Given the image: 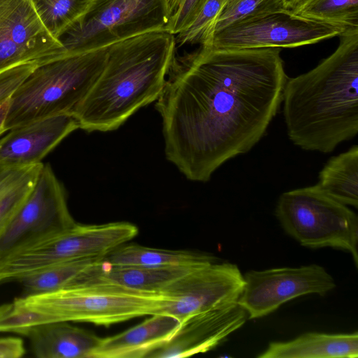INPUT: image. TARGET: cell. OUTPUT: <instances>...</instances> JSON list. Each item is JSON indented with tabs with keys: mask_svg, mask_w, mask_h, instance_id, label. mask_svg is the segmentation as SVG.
<instances>
[{
	"mask_svg": "<svg viewBox=\"0 0 358 358\" xmlns=\"http://www.w3.org/2000/svg\"><path fill=\"white\" fill-rule=\"evenodd\" d=\"M287 78L279 48L201 45L175 55L155 104L166 159L187 179L208 182L264 136Z\"/></svg>",
	"mask_w": 358,
	"mask_h": 358,
	"instance_id": "6da1fadb",
	"label": "cell"
},
{
	"mask_svg": "<svg viewBox=\"0 0 358 358\" xmlns=\"http://www.w3.org/2000/svg\"><path fill=\"white\" fill-rule=\"evenodd\" d=\"M338 36L330 56L285 85L287 133L306 150L329 153L358 134V28Z\"/></svg>",
	"mask_w": 358,
	"mask_h": 358,
	"instance_id": "7a4b0ae2",
	"label": "cell"
},
{
	"mask_svg": "<svg viewBox=\"0 0 358 358\" xmlns=\"http://www.w3.org/2000/svg\"><path fill=\"white\" fill-rule=\"evenodd\" d=\"M175 35L159 30L108 47L105 66L73 115L79 129L110 131L160 96L176 55Z\"/></svg>",
	"mask_w": 358,
	"mask_h": 358,
	"instance_id": "3957f363",
	"label": "cell"
},
{
	"mask_svg": "<svg viewBox=\"0 0 358 358\" xmlns=\"http://www.w3.org/2000/svg\"><path fill=\"white\" fill-rule=\"evenodd\" d=\"M167 297L103 282L23 294L0 305V333L24 335L34 327L79 322L110 326L160 313Z\"/></svg>",
	"mask_w": 358,
	"mask_h": 358,
	"instance_id": "277c9868",
	"label": "cell"
},
{
	"mask_svg": "<svg viewBox=\"0 0 358 358\" xmlns=\"http://www.w3.org/2000/svg\"><path fill=\"white\" fill-rule=\"evenodd\" d=\"M108 47L37 66L9 98L5 131L55 115H73L102 72Z\"/></svg>",
	"mask_w": 358,
	"mask_h": 358,
	"instance_id": "5b68a950",
	"label": "cell"
},
{
	"mask_svg": "<svg viewBox=\"0 0 358 358\" xmlns=\"http://www.w3.org/2000/svg\"><path fill=\"white\" fill-rule=\"evenodd\" d=\"M137 234V227L127 222L76 223L64 231L21 245L2 256L0 282L20 280L67 262L103 257Z\"/></svg>",
	"mask_w": 358,
	"mask_h": 358,
	"instance_id": "8992f818",
	"label": "cell"
},
{
	"mask_svg": "<svg viewBox=\"0 0 358 358\" xmlns=\"http://www.w3.org/2000/svg\"><path fill=\"white\" fill-rule=\"evenodd\" d=\"M275 214L285 231L301 245L346 250L358 266L357 214L317 185L282 193Z\"/></svg>",
	"mask_w": 358,
	"mask_h": 358,
	"instance_id": "52a82bcc",
	"label": "cell"
},
{
	"mask_svg": "<svg viewBox=\"0 0 358 358\" xmlns=\"http://www.w3.org/2000/svg\"><path fill=\"white\" fill-rule=\"evenodd\" d=\"M169 21L167 0H95L59 40L66 55L78 54L166 30Z\"/></svg>",
	"mask_w": 358,
	"mask_h": 358,
	"instance_id": "ba28073f",
	"label": "cell"
},
{
	"mask_svg": "<svg viewBox=\"0 0 358 358\" xmlns=\"http://www.w3.org/2000/svg\"><path fill=\"white\" fill-rule=\"evenodd\" d=\"M346 29L282 10L232 24L214 33L202 46L222 50L294 48L338 36Z\"/></svg>",
	"mask_w": 358,
	"mask_h": 358,
	"instance_id": "9c48e42d",
	"label": "cell"
},
{
	"mask_svg": "<svg viewBox=\"0 0 358 358\" xmlns=\"http://www.w3.org/2000/svg\"><path fill=\"white\" fill-rule=\"evenodd\" d=\"M63 185L49 164H43L24 203L0 236V258L9 251L76 224Z\"/></svg>",
	"mask_w": 358,
	"mask_h": 358,
	"instance_id": "30bf717a",
	"label": "cell"
},
{
	"mask_svg": "<svg viewBox=\"0 0 358 358\" xmlns=\"http://www.w3.org/2000/svg\"><path fill=\"white\" fill-rule=\"evenodd\" d=\"M237 301L249 319L259 318L293 299L309 294L324 295L336 287L333 277L322 266L310 264L250 271Z\"/></svg>",
	"mask_w": 358,
	"mask_h": 358,
	"instance_id": "8fae6325",
	"label": "cell"
},
{
	"mask_svg": "<svg viewBox=\"0 0 358 358\" xmlns=\"http://www.w3.org/2000/svg\"><path fill=\"white\" fill-rule=\"evenodd\" d=\"M244 283L234 264L213 262L196 268L162 291L167 301L160 313L181 323L194 314L237 303Z\"/></svg>",
	"mask_w": 358,
	"mask_h": 358,
	"instance_id": "7c38bea8",
	"label": "cell"
},
{
	"mask_svg": "<svg viewBox=\"0 0 358 358\" xmlns=\"http://www.w3.org/2000/svg\"><path fill=\"white\" fill-rule=\"evenodd\" d=\"M65 55L61 41L47 30L31 0H0V73Z\"/></svg>",
	"mask_w": 358,
	"mask_h": 358,
	"instance_id": "4fadbf2b",
	"label": "cell"
},
{
	"mask_svg": "<svg viewBox=\"0 0 358 358\" xmlns=\"http://www.w3.org/2000/svg\"><path fill=\"white\" fill-rule=\"evenodd\" d=\"M247 315L235 303L191 315L180 323L168 343L148 357L180 358L206 352L242 327Z\"/></svg>",
	"mask_w": 358,
	"mask_h": 358,
	"instance_id": "5bb4252c",
	"label": "cell"
},
{
	"mask_svg": "<svg viewBox=\"0 0 358 358\" xmlns=\"http://www.w3.org/2000/svg\"><path fill=\"white\" fill-rule=\"evenodd\" d=\"M79 129L72 114H62L13 128L0 138V163L27 166L42 159L68 135Z\"/></svg>",
	"mask_w": 358,
	"mask_h": 358,
	"instance_id": "9a60e30c",
	"label": "cell"
},
{
	"mask_svg": "<svg viewBox=\"0 0 358 358\" xmlns=\"http://www.w3.org/2000/svg\"><path fill=\"white\" fill-rule=\"evenodd\" d=\"M180 322L164 313L151 315L140 324L115 336L101 338L90 358H141L168 343Z\"/></svg>",
	"mask_w": 358,
	"mask_h": 358,
	"instance_id": "2e32d148",
	"label": "cell"
},
{
	"mask_svg": "<svg viewBox=\"0 0 358 358\" xmlns=\"http://www.w3.org/2000/svg\"><path fill=\"white\" fill-rule=\"evenodd\" d=\"M101 258L83 273L76 285L103 282L139 291L160 292L176 280L200 267L113 266Z\"/></svg>",
	"mask_w": 358,
	"mask_h": 358,
	"instance_id": "e0dca14e",
	"label": "cell"
},
{
	"mask_svg": "<svg viewBox=\"0 0 358 358\" xmlns=\"http://www.w3.org/2000/svg\"><path fill=\"white\" fill-rule=\"evenodd\" d=\"M29 338L33 355L38 358H90L101 338L69 322H52L30 329Z\"/></svg>",
	"mask_w": 358,
	"mask_h": 358,
	"instance_id": "ac0fdd59",
	"label": "cell"
},
{
	"mask_svg": "<svg viewBox=\"0 0 358 358\" xmlns=\"http://www.w3.org/2000/svg\"><path fill=\"white\" fill-rule=\"evenodd\" d=\"M358 334L306 333L285 342H271L259 358H357Z\"/></svg>",
	"mask_w": 358,
	"mask_h": 358,
	"instance_id": "d6986e66",
	"label": "cell"
},
{
	"mask_svg": "<svg viewBox=\"0 0 358 358\" xmlns=\"http://www.w3.org/2000/svg\"><path fill=\"white\" fill-rule=\"evenodd\" d=\"M113 266L198 267L215 262L214 257L196 252L172 250L131 243L121 245L101 258Z\"/></svg>",
	"mask_w": 358,
	"mask_h": 358,
	"instance_id": "ffe728a7",
	"label": "cell"
},
{
	"mask_svg": "<svg viewBox=\"0 0 358 358\" xmlns=\"http://www.w3.org/2000/svg\"><path fill=\"white\" fill-rule=\"evenodd\" d=\"M318 187L336 201L358 207V145L331 157L318 175Z\"/></svg>",
	"mask_w": 358,
	"mask_h": 358,
	"instance_id": "44dd1931",
	"label": "cell"
},
{
	"mask_svg": "<svg viewBox=\"0 0 358 358\" xmlns=\"http://www.w3.org/2000/svg\"><path fill=\"white\" fill-rule=\"evenodd\" d=\"M43 164L0 163V236L31 192Z\"/></svg>",
	"mask_w": 358,
	"mask_h": 358,
	"instance_id": "7402d4cb",
	"label": "cell"
},
{
	"mask_svg": "<svg viewBox=\"0 0 358 358\" xmlns=\"http://www.w3.org/2000/svg\"><path fill=\"white\" fill-rule=\"evenodd\" d=\"M99 259L67 262L25 276L18 280L22 285L23 294H36L74 286L81 275Z\"/></svg>",
	"mask_w": 358,
	"mask_h": 358,
	"instance_id": "603a6c76",
	"label": "cell"
},
{
	"mask_svg": "<svg viewBox=\"0 0 358 358\" xmlns=\"http://www.w3.org/2000/svg\"><path fill=\"white\" fill-rule=\"evenodd\" d=\"M95 0H31L43 25L60 38L88 10Z\"/></svg>",
	"mask_w": 358,
	"mask_h": 358,
	"instance_id": "cb8c5ba5",
	"label": "cell"
},
{
	"mask_svg": "<svg viewBox=\"0 0 358 358\" xmlns=\"http://www.w3.org/2000/svg\"><path fill=\"white\" fill-rule=\"evenodd\" d=\"M289 10L299 17L358 28V0H301Z\"/></svg>",
	"mask_w": 358,
	"mask_h": 358,
	"instance_id": "d4e9b609",
	"label": "cell"
},
{
	"mask_svg": "<svg viewBox=\"0 0 358 358\" xmlns=\"http://www.w3.org/2000/svg\"><path fill=\"white\" fill-rule=\"evenodd\" d=\"M282 10H287L283 0H231L214 21L210 38L214 33L243 20Z\"/></svg>",
	"mask_w": 358,
	"mask_h": 358,
	"instance_id": "484cf974",
	"label": "cell"
},
{
	"mask_svg": "<svg viewBox=\"0 0 358 358\" xmlns=\"http://www.w3.org/2000/svg\"><path fill=\"white\" fill-rule=\"evenodd\" d=\"M231 1L207 0L193 23L175 36L176 44L205 45L210 38L214 21Z\"/></svg>",
	"mask_w": 358,
	"mask_h": 358,
	"instance_id": "4316f807",
	"label": "cell"
},
{
	"mask_svg": "<svg viewBox=\"0 0 358 358\" xmlns=\"http://www.w3.org/2000/svg\"><path fill=\"white\" fill-rule=\"evenodd\" d=\"M207 0H167L169 21L166 31L173 35L187 29L195 20Z\"/></svg>",
	"mask_w": 358,
	"mask_h": 358,
	"instance_id": "83f0119b",
	"label": "cell"
},
{
	"mask_svg": "<svg viewBox=\"0 0 358 358\" xmlns=\"http://www.w3.org/2000/svg\"><path fill=\"white\" fill-rule=\"evenodd\" d=\"M39 64L36 62L22 64L0 73V102L9 98L22 82Z\"/></svg>",
	"mask_w": 358,
	"mask_h": 358,
	"instance_id": "f1b7e54d",
	"label": "cell"
},
{
	"mask_svg": "<svg viewBox=\"0 0 358 358\" xmlns=\"http://www.w3.org/2000/svg\"><path fill=\"white\" fill-rule=\"evenodd\" d=\"M25 352L22 338L13 336L0 338V358H19Z\"/></svg>",
	"mask_w": 358,
	"mask_h": 358,
	"instance_id": "f546056e",
	"label": "cell"
},
{
	"mask_svg": "<svg viewBox=\"0 0 358 358\" xmlns=\"http://www.w3.org/2000/svg\"><path fill=\"white\" fill-rule=\"evenodd\" d=\"M9 98L0 102V136L3 133L6 132L4 129V122L9 106Z\"/></svg>",
	"mask_w": 358,
	"mask_h": 358,
	"instance_id": "4dcf8cb0",
	"label": "cell"
},
{
	"mask_svg": "<svg viewBox=\"0 0 358 358\" xmlns=\"http://www.w3.org/2000/svg\"><path fill=\"white\" fill-rule=\"evenodd\" d=\"M301 0H283L285 8L287 10L292 9Z\"/></svg>",
	"mask_w": 358,
	"mask_h": 358,
	"instance_id": "1f68e13d",
	"label": "cell"
}]
</instances>
